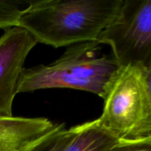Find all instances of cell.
I'll list each match as a JSON object with an SVG mask.
<instances>
[{
	"label": "cell",
	"mask_w": 151,
	"mask_h": 151,
	"mask_svg": "<svg viewBox=\"0 0 151 151\" xmlns=\"http://www.w3.org/2000/svg\"><path fill=\"white\" fill-rule=\"evenodd\" d=\"M124 0H41L29 2L18 26L55 48L97 41Z\"/></svg>",
	"instance_id": "obj_1"
},
{
	"label": "cell",
	"mask_w": 151,
	"mask_h": 151,
	"mask_svg": "<svg viewBox=\"0 0 151 151\" xmlns=\"http://www.w3.org/2000/svg\"><path fill=\"white\" fill-rule=\"evenodd\" d=\"M100 46L97 41L74 44L50 64L24 68L17 93L72 88L93 93L103 99L120 65L113 55L99 56Z\"/></svg>",
	"instance_id": "obj_2"
},
{
	"label": "cell",
	"mask_w": 151,
	"mask_h": 151,
	"mask_svg": "<svg viewBox=\"0 0 151 151\" xmlns=\"http://www.w3.org/2000/svg\"><path fill=\"white\" fill-rule=\"evenodd\" d=\"M101 128L119 141L151 137V97L141 66H120L104 97Z\"/></svg>",
	"instance_id": "obj_3"
},
{
	"label": "cell",
	"mask_w": 151,
	"mask_h": 151,
	"mask_svg": "<svg viewBox=\"0 0 151 151\" xmlns=\"http://www.w3.org/2000/svg\"><path fill=\"white\" fill-rule=\"evenodd\" d=\"M97 42L110 46L120 66L151 64V0H124L117 17Z\"/></svg>",
	"instance_id": "obj_4"
},
{
	"label": "cell",
	"mask_w": 151,
	"mask_h": 151,
	"mask_svg": "<svg viewBox=\"0 0 151 151\" xmlns=\"http://www.w3.org/2000/svg\"><path fill=\"white\" fill-rule=\"evenodd\" d=\"M38 43L29 31L19 26L7 28L0 37V118L13 116L25 60Z\"/></svg>",
	"instance_id": "obj_5"
},
{
	"label": "cell",
	"mask_w": 151,
	"mask_h": 151,
	"mask_svg": "<svg viewBox=\"0 0 151 151\" xmlns=\"http://www.w3.org/2000/svg\"><path fill=\"white\" fill-rule=\"evenodd\" d=\"M60 125L44 117L0 118V151L31 150Z\"/></svg>",
	"instance_id": "obj_6"
},
{
	"label": "cell",
	"mask_w": 151,
	"mask_h": 151,
	"mask_svg": "<svg viewBox=\"0 0 151 151\" xmlns=\"http://www.w3.org/2000/svg\"><path fill=\"white\" fill-rule=\"evenodd\" d=\"M74 127L75 136L63 151H107L119 142L96 119Z\"/></svg>",
	"instance_id": "obj_7"
},
{
	"label": "cell",
	"mask_w": 151,
	"mask_h": 151,
	"mask_svg": "<svg viewBox=\"0 0 151 151\" xmlns=\"http://www.w3.org/2000/svg\"><path fill=\"white\" fill-rule=\"evenodd\" d=\"M75 133V127L66 129L64 124H61L55 132L29 151H63Z\"/></svg>",
	"instance_id": "obj_8"
},
{
	"label": "cell",
	"mask_w": 151,
	"mask_h": 151,
	"mask_svg": "<svg viewBox=\"0 0 151 151\" xmlns=\"http://www.w3.org/2000/svg\"><path fill=\"white\" fill-rule=\"evenodd\" d=\"M22 2L17 1L0 0V29H7L18 26L22 13Z\"/></svg>",
	"instance_id": "obj_9"
},
{
	"label": "cell",
	"mask_w": 151,
	"mask_h": 151,
	"mask_svg": "<svg viewBox=\"0 0 151 151\" xmlns=\"http://www.w3.org/2000/svg\"><path fill=\"white\" fill-rule=\"evenodd\" d=\"M107 151H151V137L137 141H119Z\"/></svg>",
	"instance_id": "obj_10"
},
{
	"label": "cell",
	"mask_w": 151,
	"mask_h": 151,
	"mask_svg": "<svg viewBox=\"0 0 151 151\" xmlns=\"http://www.w3.org/2000/svg\"><path fill=\"white\" fill-rule=\"evenodd\" d=\"M144 73L146 83H147V88L151 97V64L147 66H141Z\"/></svg>",
	"instance_id": "obj_11"
}]
</instances>
